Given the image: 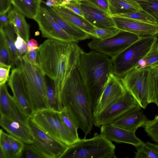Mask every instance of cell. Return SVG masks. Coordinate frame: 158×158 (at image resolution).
Here are the masks:
<instances>
[{"mask_svg":"<svg viewBox=\"0 0 158 158\" xmlns=\"http://www.w3.org/2000/svg\"><path fill=\"white\" fill-rule=\"evenodd\" d=\"M83 51L77 43L50 39L39 47L37 63L44 74L54 81L59 111L63 108L61 90L71 72L77 68Z\"/></svg>","mask_w":158,"mask_h":158,"instance_id":"obj_1","label":"cell"},{"mask_svg":"<svg viewBox=\"0 0 158 158\" xmlns=\"http://www.w3.org/2000/svg\"><path fill=\"white\" fill-rule=\"evenodd\" d=\"M60 99L63 108L70 112L85 138L94 126V115L88 92L77 68L72 71L65 81L60 92Z\"/></svg>","mask_w":158,"mask_h":158,"instance_id":"obj_2","label":"cell"},{"mask_svg":"<svg viewBox=\"0 0 158 158\" xmlns=\"http://www.w3.org/2000/svg\"><path fill=\"white\" fill-rule=\"evenodd\" d=\"M88 92L94 112L112 73L110 59L108 56L92 50L82 52L77 67Z\"/></svg>","mask_w":158,"mask_h":158,"instance_id":"obj_3","label":"cell"},{"mask_svg":"<svg viewBox=\"0 0 158 158\" xmlns=\"http://www.w3.org/2000/svg\"><path fill=\"white\" fill-rule=\"evenodd\" d=\"M16 66L20 73L24 90L34 112L50 108L47 95L45 76L38 64H31L22 59Z\"/></svg>","mask_w":158,"mask_h":158,"instance_id":"obj_4","label":"cell"},{"mask_svg":"<svg viewBox=\"0 0 158 158\" xmlns=\"http://www.w3.org/2000/svg\"><path fill=\"white\" fill-rule=\"evenodd\" d=\"M121 79L126 90L141 108L145 109L152 103L156 104L155 77L151 69L135 68Z\"/></svg>","mask_w":158,"mask_h":158,"instance_id":"obj_5","label":"cell"},{"mask_svg":"<svg viewBox=\"0 0 158 158\" xmlns=\"http://www.w3.org/2000/svg\"><path fill=\"white\" fill-rule=\"evenodd\" d=\"M115 146L101 133L80 139L69 146L60 158H116Z\"/></svg>","mask_w":158,"mask_h":158,"instance_id":"obj_6","label":"cell"},{"mask_svg":"<svg viewBox=\"0 0 158 158\" xmlns=\"http://www.w3.org/2000/svg\"><path fill=\"white\" fill-rule=\"evenodd\" d=\"M157 38L156 35L141 37L116 56L111 58L113 73L122 78L135 68L139 60L149 52Z\"/></svg>","mask_w":158,"mask_h":158,"instance_id":"obj_7","label":"cell"},{"mask_svg":"<svg viewBox=\"0 0 158 158\" xmlns=\"http://www.w3.org/2000/svg\"><path fill=\"white\" fill-rule=\"evenodd\" d=\"M31 121L46 133L70 146L80 139L76 137L63 122L60 111L51 108L34 112Z\"/></svg>","mask_w":158,"mask_h":158,"instance_id":"obj_8","label":"cell"},{"mask_svg":"<svg viewBox=\"0 0 158 158\" xmlns=\"http://www.w3.org/2000/svg\"><path fill=\"white\" fill-rule=\"evenodd\" d=\"M28 124L33 140L31 145L43 158H60L69 146L46 133L30 117Z\"/></svg>","mask_w":158,"mask_h":158,"instance_id":"obj_9","label":"cell"},{"mask_svg":"<svg viewBox=\"0 0 158 158\" xmlns=\"http://www.w3.org/2000/svg\"><path fill=\"white\" fill-rule=\"evenodd\" d=\"M140 38L131 33L120 30L116 34L106 39L94 38L89 43L88 46L92 50L112 58L137 41Z\"/></svg>","mask_w":158,"mask_h":158,"instance_id":"obj_10","label":"cell"},{"mask_svg":"<svg viewBox=\"0 0 158 158\" xmlns=\"http://www.w3.org/2000/svg\"><path fill=\"white\" fill-rule=\"evenodd\" d=\"M29 118L22 113L13 99L11 115H0V125L10 135L24 143L31 144L33 140L28 126Z\"/></svg>","mask_w":158,"mask_h":158,"instance_id":"obj_11","label":"cell"},{"mask_svg":"<svg viewBox=\"0 0 158 158\" xmlns=\"http://www.w3.org/2000/svg\"><path fill=\"white\" fill-rule=\"evenodd\" d=\"M139 106L135 99L127 90L123 96L94 118V126L99 127L110 124L129 110Z\"/></svg>","mask_w":158,"mask_h":158,"instance_id":"obj_12","label":"cell"},{"mask_svg":"<svg viewBox=\"0 0 158 158\" xmlns=\"http://www.w3.org/2000/svg\"><path fill=\"white\" fill-rule=\"evenodd\" d=\"M34 20L38 23L43 37L65 43L75 42L55 20L46 5H42L41 3Z\"/></svg>","mask_w":158,"mask_h":158,"instance_id":"obj_13","label":"cell"},{"mask_svg":"<svg viewBox=\"0 0 158 158\" xmlns=\"http://www.w3.org/2000/svg\"><path fill=\"white\" fill-rule=\"evenodd\" d=\"M78 3L84 19L95 27L105 29L116 28L109 13L87 0H78Z\"/></svg>","mask_w":158,"mask_h":158,"instance_id":"obj_14","label":"cell"},{"mask_svg":"<svg viewBox=\"0 0 158 158\" xmlns=\"http://www.w3.org/2000/svg\"><path fill=\"white\" fill-rule=\"evenodd\" d=\"M122 79L112 73L94 112V118L97 115L123 96L126 92Z\"/></svg>","mask_w":158,"mask_h":158,"instance_id":"obj_15","label":"cell"},{"mask_svg":"<svg viewBox=\"0 0 158 158\" xmlns=\"http://www.w3.org/2000/svg\"><path fill=\"white\" fill-rule=\"evenodd\" d=\"M8 84L16 105L24 115L30 117L34 112L24 90L21 74L17 68L12 69Z\"/></svg>","mask_w":158,"mask_h":158,"instance_id":"obj_16","label":"cell"},{"mask_svg":"<svg viewBox=\"0 0 158 158\" xmlns=\"http://www.w3.org/2000/svg\"><path fill=\"white\" fill-rule=\"evenodd\" d=\"M115 27L135 34L140 37L158 35V25H154L124 17L112 16Z\"/></svg>","mask_w":158,"mask_h":158,"instance_id":"obj_17","label":"cell"},{"mask_svg":"<svg viewBox=\"0 0 158 158\" xmlns=\"http://www.w3.org/2000/svg\"><path fill=\"white\" fill-rule=\"evenodd\" d=\"M100 132L111 142L129 144L135 148L144 143L136 136L135 132L111 124L102 126L100 127Z\"/></svg>","mask_w":158,"mask_h":158,"instance_id":"obj_18","label":"cell"},{"mask_svg":"<svg viewBox=\"0 0 158 158\" xmlns=\"http://www.w3.org/2000/svg\"><path fill=\"white\" fill-rule=\"evenodd\" d=\"M142 108L139 106L133 107L110 124L135 132L139 127H143L148 120Z\"/></svg>","mask_w":158,"mask_h":158,"instance_id":"obj_19","label":"cell"},{"mask_svg":"<svg viewBox=\"0 0 158 158\" xmlns=\"http://www.w3.org/2000/svg\"><path fill=\"white\" fill-rule=\"evenodd\" d=\"M52 7L63 19L81 29L90 36L92 31L95 27L84 17L63 6H57Z\"/></svg>","mask_w":158,"mask_h":158,"instance_id":"obj_20","label":"cell"},{"mask_svg":"<svg viewBox=\"0 0 158 158\" xmlns=\"http://www.w3.org/2000/svg\"><path fill=\"white\" fill-rule=\"evenodd\" d=\"M46 6L58 25L75 43L90 38V36L85 32L63 19L52 7Z\"/></svg>","mask_w":158,"mask_h":158,"instance_id":"obj_21","label":"cell"},{"mask_svg":"<svg viewBox=\"0 0 158 158\" xmlns=\"http://www.w3.org/2000/svg\"><path fill=\"white\" fill-rule=\"evenodd\" d=\"M111 16L143 10L139 2L134 0H108Z\"/></svg>","mask_w":158,"mask_h":158,"instance_id":"obj_22","label":"cell"},{"mask_svg":"<svg viewBox=\"0 0 158 158\" xmlns=\"http://www.w3.org/2000/svg\"><path fill=\"white\" fill-rule=\"evenodd\" d=\"M8 14L10 23L13 25L16 35H19L27 43L29 41L30 26L25 16L14 7L8 12Z\"/></svg>","mask_w":158,"mask_h":158,"instance_id":"obj_23","label":"cell"},{"mask_svg":"<svg viewBox=\"0 0 158 158\" xmlns=\"http://www.w3.org/2000/svg\"><path fill=\"white\" fill-rule=\"evenodd\" d=\"M13 7L25 16L35 19L37 16L42 0H10Z\"/></svg>","mask_w":158,"mask_h":158,"instance_id":"obj_24","label":"cell"},{"mask_svg":"<svg viewBox=\"0 0 158 158\" xmlns=\"http://www.w3.org/2000/svg\"><path fill=\"white\" fill-rule=\"evenodd\" d=\"M4 35L14 65H16L19 61L22 60L15 45L16 34L13 25L10 23L2 28H0Z\"/></svg>","mask_w":158,"mask_h":158,"instance_id":"obj_25","label":"cell"},{"mask_svg":"<svg viewBox=\"0 0 158 158\" xmlns=\"http://www.w3.org/2000/svg\"><path fill=\"white\" fill-rule=\"evenodd\" d=\"M158 65V40L157 38L151 49L143 58L139 61L138 69H151Z\"/></svg>","mask_w":158,"mask_h":158,"instance_id":"obj_26","label":"cell"},{"mask_svg":"<svg viewBox=\"0 0 158 158\" xmlns=\"http://www.w3.org/2000/svg\"><path fill=\"white\" fill-rule=\"evenodd\" d=\"M12 96L9 93L5 84L0 85V115L10 116L12 114Z\"/></svg>","mask_w":158,"mask_h":158,"instance_id":"obj_27","label":"cell"},{"mask_svg":"<svg viewBox=\"0 0 158 158\" xmlns=\"http://www.w3.org/2000/svg\"><path fill=\"white\" fill-rule=\"evenodd\" d=\"M136 148L134 158H158V145L147 141Z\"/></svg>","mask_w":158,"mask_h":158,"instance_id":"obj_28","label":"cell"},{"mask_svg":"<svg viewBox=\"0 0 158 158\" xmlns=\"http://www.w3.org/2000/svg\"><path fill=\"white\" fill-rule=\"evenodd\" d=\"M60 112L61 118L66 127L76 137L80 139L77 131L78 126L70 112L64 108Z\"/></svg>","mask_w":158,"mask_h":158,"instance_id":"obj_29","label":"cell"},{"mask_svg":"<svg viewBox=\"0 0 158 158\" xmlns=\"http://www.w3.org/2000/svg\"><path fill=\"white\" fill-rule=\"evenodd\" d=\"M114 16L128 18L147 23L158 25L156 19L151 15L143 10Z\"/></svg>","mask_w":158,"mask_h":158,"instance_id":"obj_30","label":"cell"},{"mask_svg":"<svg viewBox=\"0 0 158 158\" xmlns=\"http://www.w3.org/2000/svg\"><path fill=\"white\" fill-rule=\"evenodd\" d=\"M45 76L46 92L50 108L59 111V106L56 98V90L54 81Z\"/></svg>","mask_w":158,"mask_h":158,"instance_id":"obj_31","label":"cell"},{"mask_svg":"<svg viewBox=\"0 0 158 158\" xmlns=\"http://www.w3.org/2000/svg\"><path fill=\"white\" fill-rule=\"evenodd\" d=\"M0 62L12 66L14 65L6 39L2 32L0 30Z\"/></svg>","mask_w":158,"mask_h":158,"instance_id":"obj_32","label":"cell"},{"mask_svg":"<svg viewBox=\"0 0 158 158\" xmlns=\"http://www.w3.org/2000/svg\"><path fill=\"white\" fill-rule=\"evenodd\" d=\"M0 158H13L10 144L8 134L1 129L0 130Z\"/></svg>","mask_w":158,"mask_h":158,"instance_id":"obj_33","label":"cell"},{"mask_svg":"<svg viewBox=\"0 0 158 158\" xmlns=\"http://www.w3.org/2000/svg\"><path fill=\"white\" fill-rule=\"evenodd\" d=\"M143 127L148 135L158 143V115L153 119L148 120Z\"/></svg>","mask_w":158,"mask_h":158,"instance_id":"obj_34","label":"cell"},{"mask_svg":"<svg viewBox=\"0 0 158 158\" xmlns=\"http://www.w3.org/2000/svg\"><path fill=\"white\" fill-rule=\"evenodd\" d=\"M8 137L11 147L13 158H21L25 143L10 134H8Z\"/></svg>","mask_w":158,"mask_h":158,"instance_id":"obj_35","label":"cell"},{"mask_svg":"<svg viewBox=\"0 0 158 158\" xmlns=\"http://www.w3.org/2000/svg\"><path fill=\"white\" fill-rule=\"evenodd\" d=\"M119 30L116 28L105 29L95 27L92 31L90 36L94 38L104 40L116 34Z\"/></svg>","mask_w":158,"mask_h":158,"instance_id":"obj_36","label":"cell"},{"mask_svg":"<svg viewBox=\"0 0 158 158\" xmlns=\"http://www.w3.org/2000/svg\"><path fill=\"white\" fill-rule=\"evenodd\" d=\"M139 3L143 10L153 16L158 23V0Z\"/></svg>","mask_w":158,"mask_h":158,"instance_id":"obj_37","label":"cell"},{"mask_svg":"<svg viewBox=\"0 0 158 158\" xmlns=\"http://www.w3.org/2000/svg\"><path fill=\"white\" fill-rule=\"evenodd\" d=\"M43 158L41 155L31 145L25 143L21 158Z\"/></svg>","mask_w":158,"mask_h":158,"instance_id":"obj_38","label":"cell"},{"mask_svg":"<svg viewBox=\"0 0 158 158\" xmlns=\"http://www.w3.org/2000/svg\"><path fill=\"white\" fill-rule=\"evenodd\" d=\"M12 66L0 62V85L5 84L8 81L10 77L9 73Z\"/></svg>","mask_w":158,"mask_h":158,"instance_id":"obj_39","label":"cell"},{"mask_svg":"<svg viewBox=\"0 0 158 158\" xmlns=\"http://www.w3.org/2000/svg\"><path fill=\"white\" fill-rule=\"evenodd\" d=\"M15 45L19 54L22 56L28 52L27 44L19 35H17Z\"/></svg>","mask_w":158,"mask_h":158,"instance_id":"obj_40","label":"cell"},{"mask_svg":"<svg viewBox=\"0 0 158 158\" xmlns=\"http://www.w3.org/2000/svg\"><path fill=\"white\" fill-rule=\"evenodd\" d=\"M38 51V49L33 51H28L22 56V59L25 61L31 64H37Z\"/></svg>","mask_w":158,"mask_h":158,"instance_id":"obj_41","label":"cell"},{"mask_svg":"<svg viewBox=\"0 0 158 158\" xmlns=\"http://www.w3.org/2000/svg\"><path fill=\"white\" fill-rule=\"evenodd\" d=\"M70 9L74 13L84 17L83 15L78 3V0L70 2L69 3L62 6Z\"/></svg>","mask_w":158,"mask_h":158,"instance_id":"obj_42","label":"cell"},{"mask_svg":"<svg viewBox=\"0 0 158 158\" xmlns=\"http://www.w3.org/2000/svg\"><path fill=\"white\" fill-rule=\"evenodd\" d=\"M10 0H0V15L7 13L10 10Z\"/></svg>","mask_w":158,"mask_h":158,"instance_id":"obj_43","label":"cell"},{"mask_svg":"<svg viewBox=\"0 0 158 158\" xmlns=\"http://www.w3.org/2000/svg\"><path fill=\"white\" fill-rule=\"evenodd\" d=\"M87 0L90 2L101 9L109 13L108 0Z\"/></svg>","mask_w":158,"mask_h":158,"instance_id":"obj_44","label":"cell"},{"mask_svg":"<svg viewBox=\"0 0 158 158\" xmlns=\"http://www.w3.org/2000/svg\"><path fill=\"white\" fill-rule=\"evenodd\" d=\"M0 28H2L10 23V19L6 13L0 15Z\"/></svg>","mask_w":158,"mask_h":158,"instance_id":"obj_45","label":"cell"},{"mask_svg":"<svg viewBox=\"0 0 158 158\" xmlns=\"http://www.w3.org/2000/svg\"><path fill=\"white\" fill-rule=\"evenodd\" d=\"M28 51H33L38 49L39 48L37 41L34 39H31L27 43Z\"/></svg>","mask_w":158,"mask_h":158,"instance_id":"obj_46","label":"cell"},{"mask_svg":"<svg viewBox=\"0 0 158 158\" xmlns=\"http://www.w3.org/2000/svg\"><path fill=\"white\" fill-rule=\"evenodd\" d=\"M60 3L59 0H46L45 2V5L48 7L58 6Z\"/></svg>","mask_w":158,"mask_h":158,"instance_id":"obj_47","label":"cell"},{"mask_svg":"<svg viewBox=\"0 0 158 158\" xmlns=\"http://www.w3.org/2000/svg\"><path fill=\"white\" fill-rule=\"evenodd\" d=\"M157 102L156 105L158 107V77L155 76Z\"/></svg>","mask_w":158,"mask_h":158,"instance_id":"obj_48","label":"cell"},{"mask_svg":"<svg viewBox=\"0 0 158 158\" xmlns=\"http://www.w3.org/2000/svg\"><path fill=\"white\" fill-rule=\"evenodd\" d=\"M151 70L154 75L158 77V65L152 68Z\"/></svg>","mask_w":158,"mask_h":158,"instance_id":"obj_49","label":"cell"},{"mask_svg":"<svg viewBox=\"0 0 158 158\" xmlns=\"http://www.w3.org/2000/svg\"><path fill=\"white\" fill-rule=\"evenodd\" d=\"M136 1L140 2H150L154 1L156 0H134Z\"/></svg>","mask_w":158,"mask_h":158,"instance_id":"obj_50","label":"cell"},{"mask_svg":"<svg viewBox=\"0 0 158 158\" xmlns=\"http://www.w3.org/2000/svg\"></svg>","mask_w":158,"mask_h":158,"instance_id":"obj_51","label":"cell"}]
</instances>
